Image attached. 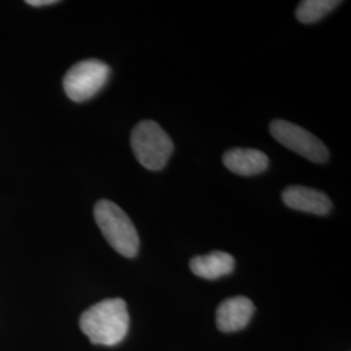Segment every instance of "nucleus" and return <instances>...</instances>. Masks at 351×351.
Instances as JSON below:
<instances>
[{"mask_svg": "<svg viewBox=\"0 0 351 351\" xmlns=\"http://www.w3.org/2000/svg\"><path fill=\"white\" fill-rule=\"evenodd\" d=\"M341 1L337 0H304L297 7L295 16L302 24H314L332 12Z\"/></svg>", "mask_w": 351, "mask_h": 351, "instance_id": "10", "label": "nucleus"}, {"mask_svg": "<svg viewBox=\"0 0 351 351\" xmlns=\"http://www.w3.org/2000/svg\"><path fill=\"white\" fill-rule=\"evenodd\" d=\"M226 168L239 176H255L263 173L269 165V159L263 151L255 149H232L223 158Z\"/></svg>", "mask_w": 351, "mask_h": 351, "instance_id": "8", "label": "nucleus"}, {"mask_svg": "<svg viewBox=\"0 0 351 351\" xmlns=\"http://www.w3.org/2000/svg\"><path fill=\"white\" fill-rule=\"evenodd\" d=\"M272 137L289 150L300 154L314 163H324L329 158L326 145L308 130L287 120H274L269 125Z\"/></svg>", "mask_w": 351, "mask_h": 351, "instance_id": "5", "label": "nucleus"}, {"mask_svg": "<svg viewBox=\"0 0 351 351\" xmlns=\"http://www.w3.org/2000/svg\"><path fill=\"white\" fill-rule=\"evenodd\" d=\"M130 142L139 164L149 171L163 169L173 152L172 139L152 120H143L134 126Z\"/></svg>", "mask_w": 351, "mask_h": 351, "instance_id": "3", "label": "nucleus"}, {"mask_svg": "<svg viewBox=\"0 0 351 351\" xmlns=\"http://www.w3.org/2000/svg\"><path fill=\"white\" fill-rule=\"evenodd\" d=\"M129 323L128 306L121 298L99 302L80 317V328L91 343L104 346H114L125 339Z\"/></svg>", "mask_w": 351, "mask_h": 351, "instance_id": "1", "label": "nucleus"}, {"mask_svg": "<svg viewBox=\"0 0 351 351\" xmlns=\"http://www.w3.org/2000/svg\"><path fill=\"white\" fill-rule=\"evenodd\" d=\"M190 269L194 275L206 280L226 276L234 269V258L224 251H213L190 261Z\"/></svg>", "mask_w": 351, "mask_h": 351, "instance_id": "9", "label": "nucleus"}, {"mask_svg": "<svg viewBox=\"0 0 351 351\" xmlns=\"http://www.w3.org/2000/svg\"><path fill=\"white\" fill-rule=\"evenodd\" d=\"M110 75V66L101 60H82L75 64L64 75V91L75 103L88 101L104 88Z\"/></svg>", "mask_w": 351, "mask_h": 351, "instance_id": "4", "label": "nucleus"}, {"mask_svg": "<svg viewBox=\"0 0 351 351\" xmlns=\"http://www.w3.org/2000/svg\"><path fill=\"white\" fill-rule=\"evenodd\" d=\"M282 201L291 210L319 216L328 215L332 210V201L326 193L306 186H289L285 189L282 191Z\"/></svg>", "mask_w": 351, "mask_h": 351, "instance_id": "7", "label": "nucleus"}, {"mask_svg": "<svg viewBox=\"0 0 351 351\" xmlns=\"http://www.w3.org/2000/svg\"><path fill=\"white\" fill-rule=\"evenodd\" d=\"M29 5L33 7H43V5H51V4H56V0H29L26 1Z\"/></svg>", "mask_w": 351, "mask_h": 351, "instance_id": "11", "label": "nucleus"}, {"mask_svg": "<svg viewBox=\"0 0 351 351\" xmlns=\"http://www.w3.org/2000/svg\"><path fill=\"white\" fill-rule=\"evenodd\" d=\"M254 311L255 306L247 297L228 298L217 308L216 324L224 333L237 332L250 323Z\"/></svg>", "mask_w": 351, "mask_h": 351, "instance_id": "6", "label": "nucleus"}, {"mask_svg": "<svg viewBox=\"0 0 351 351\" xmlns=\"http://www.w3.org/2000/svg\"><path fill=\"white\" fill-rule=\"evenodd\" d=\"M94 217L107 242L125 258L139 250L138 232L130 217L116 203L101 199L94 207Z\"/></svg>", "mask_w": 351, "mask_h": 351, "instance_id": "2", "label": "nucleus"}]
</instances>
